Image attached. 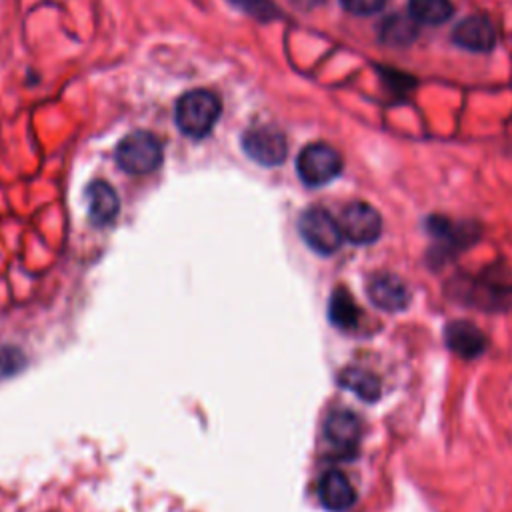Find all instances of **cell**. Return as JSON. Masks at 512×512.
Segmentation results:
<instances>
[{"instance_id":"1","label":"cell","mask_w":512,"mask_h":512,"mask_svg":"<svg viewBox=\"0 0 512 512\" xmlns=\"http://www.w3.org/2000/svg\"><path fill=\"white\" fill-rule=\"evenodd\" d=\"M222 112L220 98L210 90H190L182 94L174 108L178 130L188 138H204L210 134Z\"/></svg>"},{"instance_id":"2","label":"cell","mask_w":512,"mask_h":512,"mask_svg":"<svg viewBox=\"0 0 512 512\" xmlns=\"http://www.w3.org/2000/svg\"><path fill=\"white\" fill-rule=\"evenodd\" d=\"M450 294L464 304L496 310L512 304V282H504L496 272H484L480 276H460L454 278Z\"/></svg>"},{"instance_id":"3","label":"cell","mask_w":512,"mask_h":512,"mask_svg":"<svg viewBox=\"0 0 512 512\" xmlns=\"http://www.w3.org/2000/svg\"><path fill=\"white\" fill-rule=\"evenodd\" d=\"M426 232L436 240L430 248V262H444L472 246L480 236V226L474 220L454 222L446 216H428Z\"/></svg>"},{"instance_id":"4","label":"cell","mask_w":512,"mask_h":512,"mask_svg":"<svg viewBox=\"0 0 512 512\" xmlns=\"http://www.w3.org/2000/svg\"><path fill=\"white\" fill-rule=\"evenodd\" d=\"M114 158L128 174H150L162 164V144L152 132L136 130L118 142Z\"/></svg>"},{"instance_id":"5","label":"cell","mask_w":512,"mask_h":512,"mask_svg":"<svg viewBox=\"0 0 512 512\" xmlns=\"http://www.w3.org/2000/svg\"><path fill=\"white\" fill-rule=\"evenodd\" d=\"M298 232L306 246L314 250L316 254L330 256L334 254L344 240V234L340 230L338 220L324 208H308L298 218Z\"/></svg>"},{"instance_id":"6","label":"cell","mask_w":512,"mask_h":512,"mask_svg":"<svg viewBox=\"0 0 512 512\" xmlns=\"http://www.w3.org/2000/svg\"><path fill=\"white\" fill-rule=\"evenodd\" d=\"M296 172L306 186H324L342 172V158L332 146L314 142L300 150Z\"/></svg>"},{"instance_id":"7","label":"cell","mask_w":512,"mask_h":512,"mask_svg":"<svg viewBox=\"0 0 512 512\" xmlns=\"http://www.w3.org/2000/svg\"><path fill=\"white\" fill-rule=\"evenodd\" d=\"M338 224L344 238L352 244H372L382 234L380 212L360 200H354L342 208Z\"/></svg>"},{"instance_id":"8","label":"cell","mask_w":512,"mask_h":512,"mask_svg":"<svg viewBox=\"0 0 512 512\" xmlns=\"http://www.w3.org/2000/svg\"><path fill=\"white\" fill-rule=\"evenodd\" d=\"M242 150L256 164L278 166L284 162L288 146H286V138L280 130L262 126V128H250L244 132Z\"/></svg>"},{"instance_id":"9","label":"cell","mask_w":512,"mask_h":512,"mask_svg":"<svg viewBox=\"0 0 512 512\" xmlns=\"http://www.w3.org/2000/svg\"><path fill=\"white\" fill-rule=\"evenodd\" d=\"M366 292L370 302L390 314L402 312L410 306L412 294L408 284L392 272H376L366 282Z\"/></svg>"},{"instance_id":"10","label":"cell","mask_w":512,"mask_h":512,"mask_svg":"<svg viewBox=\"0 0 512 512\" xmlns=\"http://www.w3.org/2000/svg\"><path fill=\"white\" fill-rule=\"evenodd\" d=\"M444 342L446 346L464 360L478 358L486 346V334L470 320H452L444 328Z\"/></svg>"},{"instance_id":"11","label":"cell","mask_w":512,"mask_h":512,"mask_svg":"<svg viewBox=\"0 0 512 512\" xmlns=\"http://www.w3.org/2000/svg\"><path fill=\"white\" fill-rule=\"evenodd\" d=\"M452 42L470 52H490L496 44V30L486 16H468L452 30Z\"/></svg>"},{"instance_id":"12","label":"cell","mask_w":512,"mask_h":512,"mask_svg":"<svg viewBox=\"0 0 512 512\" xmlns=\"http://www.w3.org/2000/svg\"><path fill=\"white\" fill-rule=\"evenodd\" d=\"M362 434L360 418L350 410H332L324 420V438L338 450L352 452Z\"/></svg>"},{"instance_id":"13","label":"cell","mask_w":512,"mask_h":512,"mask_svg":"<svg viewBox=\"0 0 512 512\" xmlns=\"http://www.w3.org/2000/svg\"><path fill=\"white\" fill-rule=\"evenodd\" d=\"M318 498L326 510L344 512L354 506L356 490L344 472L328 470L318 482Z\"/></svg>"},{"instance_id":"14","label":"cell","mask_w":512,"mask_h":512,"mask_svg":"<svg viewBox=\"0 0 512 512\" xmlns=\"http://www.w3.org/2000/svg\"><path fill=\"white\" fill-rule=\"evenodd\" d=\"M86 198H88V216L94 226H108L114 222L120 210V200L116 190L108 182L94 180L86 190Z\"/></svg>"},{"instance_id":"15","label":"cell","mask_w":512,"mask_h":512,"mask_svg":"<svg viewBox=\"0 0 512 512\" xmlns=\"http://www.w3.org/2000/svg\"><path fill=\"white\" fill-rule=\"evenodd\" d=\"M338 384L350 392H354L364 402H376L382 396V382L380 378L358 366H348L338 374Z\"/></svg>"},{"instance_id":"16","label":"cell","mask_w":512,"mask_h":512,"mask_svg":"<svg viewBox=\"0 0 512 512\" xmlns=\"http://www.w3.org/2000/svg\"><path fill=\"white\" fill-rule=\"evenodd\" d=\"M328 318L338 330H356L362 318V310L344 286H338L330 294Z\"/></svg>"},{"instance_id":"17","label":"cell","mask_w":512,"mask_h":512,"mask_svg":"<svg viewBox=\"0 0 512 512\" xmlns=\"http://www.w3.org/2000/svg\"><path fill=\"white\" fill-rule=\"evenodd\" d=\"M408 14L416 24L438 26L454 14V6L450 0H408Z\"/></svg>"},{"instance_id":"18","label":"cell","mask_w":512,"mask_h":512,"mask_svg":"<svg viewBox=\"0 0 512 512\" xmlns=\"http://www.w3.org/2000/svg\"><path fill=\"white\" fill-rule=\"evenodd\" d=\"M418 36L416 22L402 14H392L380 24V40L392 46H408Z\"/></svg>"},{"instance_id":"19","label":"cell","mask_w":512,"mask_h":512,"mask_svg":"<svg viewBox=\"0 0 512 512\" xmlns=\"http://www.w3.org/2000/svg\"><path fill=\"white\" fill-rule=\"evenodd\" d=\"M24 364L22 354L16 348L0 346V378L16 374Z\"/></svg>"},{"instance_id":"20","label":"cell","mask_w":512,"mask_h":512,"mask_svg":"<svg viewBox=\"0 0 512 512\" xmlns=\"http://www.w3.org/2000/svg\"><path fill=\"white\" fill-rule=\"evenodd\" d=\"M232 4H236L238 8H242L248 14H254L256 18L268 20L274 18L276 14V6L270 0H230Z\"/></svg>"},{"instance_id":"21","label":"cell","mask_w":512,"mask_h":512,"mask_svg":"<svg viewBox=\"0 0 512 512\" xmlns=\"http://www.w3.org/2000/svg\"><path fill=\"white\" fill-rule=\"evenodd\" d=\"M386 0H340L342 8L356 16H370L384 8Z\"/></svg>"}]
</instances>
